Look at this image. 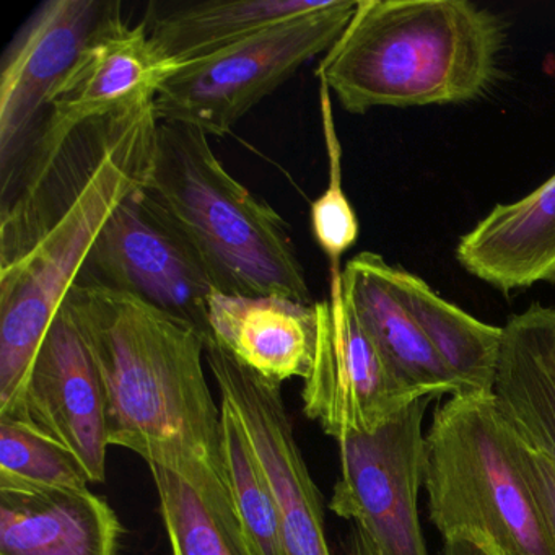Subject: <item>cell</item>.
<instances>
[{
    "label": "cell",
    "mask_w": 555,
    "mask_h": 555,
    "mask_svg": "<svg viewBox=\"0 0 555 555\" xmlns=\"http://www.w3.org/2000/svg\"><path fill=\"white\" fill-rule=\"evenodd\" d=\"M513 438L519 464L538 503L539 513L544 519L555 552V460L526 443L515 431Z\"/></svg>",
    "instance_id": "cell-25"
},
{
    "label": "cell",
    "mask_w": 555,
    "mask_h": 555,
    "mask_svg": "<svg viewBox=\"0 0 555 555\" xmlns=\"http://www.w3.org/2000/svg\"><path fill=\"white\" fill-rule=\"evenodd\" d=\"M327 0H206L149 5L142 24L152 41L184 64L216 56L246 38L298 15L324 8Z\"/></svg>",
    "instance_id": "cell-18"
},
{
    "label": "cell",
    "mask_w": 555,
    "mask_h": 555,
    "mask_svg": "<svg viewBox=\"0 0 555 555\" xmlns=\"http://www.w3.org/2000/svg\"><path fill=\"white\" fill-rule=\"evenodd\" d=\"M90 483L66 447L34 425L0 418V490L89 489Z\"/></svg>",
    "instance_id": "cell-22"
},
{
    "label": "cell",
    "mask_w": 555,
    "mask_h": 555,
    "mask_svg": "<svg viewBox=\"0 0 555 555\" xmlns=\"http://www.w3.org/2000/svg\"><path fill=\"white\" fill-rule=\"evenodd\" d=\"M512 320L521 327L539 356L555 373V310L534 304L522 313L513 314Z\"/></svg>",
    "instance_id": "cell-26"
},
{
    "label": "cell",
    "mask_w": 555,
    "mask_h": 555,
    "mask_svg": "<svg viewBox=\"0 0 555 555\" xmlns=\"http://www.w3.org/2000/svg\"><path fill=\"white\" fill-rule=\"evenodd\" d=\"M503 40L500 18L467 0H359L314 74L352 115L473 102L495 80Z\"/></svg>",
    "instance_id": "cell-3"
},
{
    "label": "cell",
    "mask_w": 555,
    "mask_h": 555,
    "mask_svg": "<svg viewBox=\"0 0 555 555\" xmlns=\"http://www.w3.org/2000/svg\"><path fill=\"white\" fill-rule=\"evenodd\" d=\"M206 362L222 401L238 415L271 483L281 516L285 555H334L320 490L295 437L281 385L256 375L219 344L207 343Z\"/></svg>",
    "instance_id": "cell-10"
},
{
    "label": "cell",
    "mask_w": 555,
    "mask_h": 555,
    "mask_svg": "<svg viewBox=\"0 0 555 555\" xmlns=\"http://www.w3.org/2000/svg\"><path fill=\"white\" fill-rule=\"evenodd\" d=\"M347 305L399 378L418 396H463L434 347L396 292L392 266L372 251L353 256L343 271Z\"/></svg>",
    "instance_id": "cell-16"
},
{
    "label": "cell",
    "mask_w": 555,
    "mask_h": 555,
    "mask_svg": "<svg viewBox=\"0 0 555 555\" xmlns=\"http://www.w3.org/2000/svg\"><path fill=\"white\" fill-rule=\"evenodd\" d=\"M121 522L89 489L0 490V555H118Z\"/></svg>",
    "instance_id": "cell-17"
},
{
    "label": "cell",
    "mask_w": 555,
    "mask_h": 555,
    "mask_svg": "<svg viewBox=\"0 0 555 555\" xmlns=\"http://www.w3.org/2000/svg\"><path fill=\"white\" fill-rule=\"evenodd\" d=\"M428 513L444 539L493 555H555L493 395L453 396L425 435Z\"/></svg>",
    "instance_id": "cell-5"
},
{
    "label": "cell",
    "mask_w": 555,
    "mask_h": 555,
    "mask_svg": "<svg viewBox=\"0 0 555 555\" xmlns=\"http://www.w3.org/2000/svg\"><path fill=\"white\" fill-rule=\"evenodd\" d=\"M313 363L305 378L304 412L334 440L373 434L425 398L391 369L344 298L343 271L331 269L330 297L317 301Z\"/></svg>",
    "instance_id": "cell-9"
},
{
    "label": "cell",
    "mask_w": 555,
    "mask_h": 555,
    "mask_svg": "<svg viewBox=\"0 0 555 555\" xmlns=\"http://www.w3.org/2000/svg\"><path fill=\"white\" fill-rule=\"evenodd\" d=\"M209 327L214 343L269 382L305 379L310 372L317 347V304L278 295L214 292Z\"/></svg>",
    "instance_id": "cell-14"
},
{
    "label": "cell",
    "mask_w": 555,
    "mask_h": 555,
    "mask_svg": "<svg viewBox=\"0 0 555 555\" xmlns=\"http://www.w3.org/2000/svg\"><path fill=\"white\" fill-rule=\"evenodd\" d=\"M181 67L152 41L144 24L129 27L121 15L54 87L37 134H63L135 100L157 96Z\"/></svg>",
    "instance_id": "cell-13"
},
{
    "label": "cell",
    "mask_w": 555,
    "mask_h": 555,
    "mask_svg": "<svg viewBox=\"0 0 555 555\" xmlns=\"http://www.w3.org/2000/svg\"><path fill=\"white\" fill-rule=\"evenodd\" d=\"M431 401L417 399L373 434L337 440L340 474L330 508L350 522L349 555H428L418 492Z\"/></svg>",
    "instance_id": "cell-7"
},
{
    "label": "cell",
    "mask_w": 555,
    "mask_h": 555,
    "mask_svg": "<svg viewBox=\"0 0 555 555\" xmlns=\"http://www.w3.org/2000/svg\"><path fill=\"white\" fill-rule=\"evenodd\" d=\"M25 424L66 447L90 482H105L109 448L105 391L92 352L64 305L35 357L25 395Z\"/></svg>",
    "instance_id": "cell-12"
},
{
    "label": "cell",
    "mask_w": 555,
    "mask_h": 555,
    "mask_svg": "<svg viewBox=\"0 0 555 555\" xmlns=\"http://www.w3.org/2000/svg\"><path fill=\"white\" fill-rule=\"evenodd\" d=\"M493 398L509 428L555 460V373L512 318L503 326Z\"/></svg>",
    "instance_id": "cell-20"
},
{
    "label": "cell",
    "mask_w": 555,
    "mask_h": 555,
    "mask_svg": "<svg viewBox=\"0 0 555 555\" xmlns=\"http://www.w3.org/2000/svg\"><path fill=\"white\" fill-rule=\"evenodd\" d=\"M64 307L79 326L102 378L109 447L183 477L243 555L222 451V408L193 324L139 298L76 284Z\"/></svg>",
    "instance_id": "cell-2"
},
{
    "label": "cell",
    "mask_w": 555,
    "mask_h": 555,
    "mask_svg": "<svg viewBox=\"0 0 555 555\" xmlns=\"http://www.w3.org/2000/svg\"><path fill=\"white\" fill-rule=\"evenodd\" d=\"M171 555H243L199 493L173 470L149 466Z\"/></svg>",
    "instance_id": "cell-23"
},
{
    "label": "cell",
    "mask_w": 555,
    "mask_h": 555,
    "mask_svg": "<svg viewBox=\"0 0 555 555\" xmlns=\"http://www.w3.org/2000/svg\"><path fill=\"white\" fill-rule=\"evenodd\" d=\"M144 188L116 207L76 284L139 298L193 324L209 343L216 287L186 236Z\"/></svg>",
    "instance_id": "cell-8"
},
{
    "label": "cell",
    "mask_w": 555,
    "mask_h": 555,
    "mask_svg": "<svg viewBox=\"0 0 555 555\" xmlns=\"http://www.w3.org/2000/svg\"><path fill=\"white\" fill-rule=\"evenodd\" d=\"M222 408V451L227 480L245 555H285L281 516L271 483L229 402Z\"/></svg>",
    "instance_id": "cell-21"
},
{
    "label": "cell",
    "mask_w": 555,
    "mask_h": 555,
    "mask_svg": "<svg viewBox=\"0 0 555 555\" xmlns=\"http://www.w3.org/2000/svg\"><path fill=\"white\" fill-rule=\"evenodd\" d=\"M320 109L330 162V183L326 191L311 204V230L318 245L330 259L331 269H340L344 253L349 251L359 240L360 225L356 210L344 193L343 147L337 138L331 92L324 83H320Z\"/></svg>",
    "instance_id": "cell-24"
},
{
    "label": "cell",
    "mask_w": 555,
    "mask_h": 555,
    "mask_svg": "<svg viewBox=\"0 0 555 555\" xmlns=\"http://www.w3.org/2000/svg\"><path fill=\"white\" fill-rule=\"evenodd\" d=\"M456 258L503 294L555 284V175L522 199L493 207L461 236Z\"/></svg>",
    "instance_id": "cell-15"
},
{
    "label": "cell",
    "mask_w": 555,
    "mask_h": 555,
    "mask_svg": "<svg viewBox=\"0 0 555 555\" xmlns=\"http://www.w3.org/2000/svg\"><path fill=\"white\" fill-rule=\"evenodd\" d=\"M392 282L402 304L460 383L463 396L493 395L503 326L476 320L404 269L392 268Z\"/></svg>",
    "instance_id": "cell-19"
},
{
    "label": "cell",
    "mask_w": 555,
    "mask_h": 555,
    "mask_svg": "<svg viewBox=\"0 0 555 555\" xmlns=\"http://www.w3.org/2000/svg\"><path fill=\"white\" fill-rule=\"evenodd\" d=\"M359 0H327L310 14L272 25L216 56L184 64L155 99L158 121L230 134L266 96L339 40Z\"/></svg>",
    "instance_id": "cell-6"
},
{
    "label": "cell",
    "mask_w": 555,
    "mask_h": 555,
    "mask_svg": "<svg viewBox=\"0 0 555 555\" xmlns=\"http://www.w3.org/2000/svg\"><path fill=\"white\" fill-rule=\"evenodd\" d=\"M443 555H493L489 548L467 538L444 539Z\"/></svg>",
    "instance_id": "cell-27"
},
{
    "label": "cell",
    "mask_w": 555,
    "mask_h": 555,
    "mask_svg": "<svg viewBox=\"0 0 555 555\" xmlns=\"http://www.w3.org/2000/svg\"><path fill=\"white\" fill-rule=\"evenodd\" d=\"M155 99L38 134L2 183L0 418L25 421L35 357L116 207L147 183Z\"/></svg>",
    "instance_id": "cell-1"
},
{
    "label": "cell",
    "mask_w": 555,
    "mask_h": 555,
    "mask_svg": "<svg viewBox=\"0 0 555 555\" xmlns=\"http://www.w3.org/2000/svg\"><path fill=\"white\" fill-rule=\"evenodd\" d=\"M121 15V2L48 0L21 28L0 70L2 175L17 165L34 141L54 87Z\"/></svg>",
    "instance_id": "cell-11"
},
{
    "label": "cell",
    "mask_w": 555,
    "mask_h": 555,
    "mask_svg": "<svg viewBox=\"0 0 555 555\" xmlns=\"http://www.w3.org/2000/svg\"><path fill=\"white\" fill-rule=\"evenodd\" d=\"M144 190L186 236L217 292L313 304L291 227L227 171L201 129L158 122Z\"/></svg>",
    "instance_id": "cell-4"
}]
</instances>
